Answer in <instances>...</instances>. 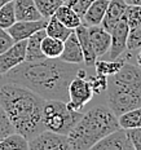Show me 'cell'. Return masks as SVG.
Here are the masks:
<instances>
[{
	"label": "cell",
	"mask_w": 141,
	"mask_h": 150,
	"mask_svg": "<svg viewBox=\"0 0 141 150\" xmlns=\"http://www.w3.org/2000/svg\"><path fill=\"white\" fill-rule=\"evenodd\" d=\"M78 65L61 58L23 61L3 76L8 83L27 87L44 100L69 101V86L78 74Z\"/></svg>",
	"instance_id": "cell-1"
},
{
	"label": "cell",
	"mask_w": 141,
	"mask_h": 150,
	"mask_svg": "<svg viewBox=\"0 0 141 150\" xmlns=\"http://www.w3.org/2000/svg\"><path fill=\"white\" fill-rule=\"evenodd\" d=\"M45 100L27 87L8 83L0 88V105L7 112L14 132L27 141L44 131L43 106Z\"/></svg>",
	"instance_id": "cell-2"
},
{
	"label": "cell",
	"mask_w": 141,
	"mask_h": 150,
	"mask_svg": "<svg viewBox=\"0 0 141 150\" xmlns=\"http://www.w3.org/2000/svg\"><path fill=\"white\" fill-rule=\"evenodd\" d=\"M118 117L109 106H92L83 112L73 129L69 132L67 141L70 150H88L109 133L118 129Z\"/></svg>",
	"instance_id": "cell-3"
},
{
	"label": "cell",
	"mask_w": 141,
	"mask_h": 150,
	"mask_svg": "<svg viewBox=\"0 0 141 150\" xmlns=\"http://www.w3.org/2000/svg\"><path fill=\"white\" fill-rule=\"evenodd\" d=\"M108 106L117 117L141 106V67L127 62L108 76Z\"/></svg>",
	"instance_id": "cell-4"
},
{
	"label": "cell",
	"mask_w": 141,
	"mask_h": 150,
	"mask_svg": "<svg viewBox=\"0 0 141 150\" xmlns=\"http://www.w3.org/2000/svg\"><path fill=\"white\" fill-rule=\"evenodd\" d=\"M82 115L83 111L70 109L65 101L45 100L43 106V126L44 129L67 136Z\"/></svg>",
	"instance_id": "cell-5"
},
{
	"label": "cell",
	"mask_w": 141,
	"mask_h": 150,
	"mask_svg": "<svg viewBox=\"0 0 141 150\" xmlns=\"http://www.w3.org/2000/svg\"><path fill=\"white\" fill-rule=\"evenodd\" d=\"M93 95L95 93L88 79L86 76L77 75L69 86V101L66 104L73 110L83 111L84 106L93 98Z\"/></svg>",
	"instance_id": "cell-6"
},
{
	"label": "cell",
	"mask_w": 141,
	"mask_h": 150,
	"mask_svg": "<svg viewBox=\"0 0 141 150\" xmlns=\"http://www.w3.org/2000/svg\"><path fill=\"white\" fill-rule=\"evenodd\" d=\"M29 149L31 150H70L67 136L60 135L52 131L44 129L29 141Z\"/></svg>",
	"instance_id": "cell-7"
},
{
	"label": "cell",
	"mask_w": 141,
	"mask_h": 150,
	"mask_svg": "<svg viewBox=\"0 0 141 150\" xmlns=\"http://www.w3.org/2000/svg\"><path fill=\"white\" fill-rule=\"evenodd\" d=\"M26 43L27 40L14 42L7 51L0 53V74H7L26 60Z\"/></svg>",
	"instance_id": "cell-8"
},
{
	"label": "cell",
	"mask_w": 141,
	"mask_h": 150,
	"mask_svg": "<svg viewBox=\"0 0 141 150\" xmlns=\"http://www.w3.org/2000/svg\"><path fill=\"white\" fill-rule=\"evenodd\" d=\"M128 33H130V27H128L127 21L124 20V17H123L110 31L111 45H110V49H109V52H108L110 60L119 58L127 51Z\"/></svg>",
	"instance_id": "cell-9"
},
{
	"label": "cell",
	"mask_w": 141,
	"mask_h": 150,
	"mask_svg": "<svg viewBox=\"0 0 141 150\" xmlns=\"http://www.w3.org/2000/svg\"><path fill=\"white\" fill-rule=\"evenodd\" d=\"M95 150H133V145L130 141L127 129L118 128L114 132L109 133L102 140L93 145Z\"/></svg>",
	"instance_id": "cell-10"
},
{
	"label": "cell",
	"mask_w": 141,
	"mask_h": 150,
	"mask_svg": "<svg viewBox=\"0 0 141 150\" xmlns=\"http://www.w3.org/2000/svg\"><path fill=\"white\" fill-rule=\"evenodd\" d=\"M47 21L48 20H45V18H42V20L38 21H16L7 31L11 34L14 42L27 40L36 31L45 29Z\"/></svg>",
	"instance_id": "cell-11"
},
{
	"label": "cell",
	"mask_w": 141,
	"mask_h": 150,
	"mask_svg": "<svg viewBox=\"0 0 141 150\" xmlns=\"http://www.w3.org/2000/svg\"><path fill=\"white\" fill-rule=\"evenodd\" d=\"M88 27V35L92 43L93 51L97 57H102L109 52L111 45V35L106 31L101 25L98 26H87Z\"/></svg>",
	"instance_id": "cell-12"
},
{
	"label": "cell",
	"mask_w": 141,
	"mask_h": 150,
	"mask_svg": "<svg viewBox=\"0 0 141 150\" xmlns=\"http://www.w3.org/2000/svg\"><path fill=\"white\" fill-rule=\"evenodd\" d=\"M60 58L65 62H69V64H75V65L84 64L83 51L75 31H73L67 36V39L64 42V51H62Z\"/></svg>",
	"instance_id": "cell-13"
},
{
	"label": "cell",
	"mask_w": 141,
	"mask_h": 150,
	"mask_svg": "<svg viewBox=\"0 0 141 150\" xmlns=\"http://www.w3.org/2000/svg\"><path fill=\"white\" fill-rule=\"evenodd\" d=\"M127 5L128 4L124 0H109V4L108 8H106L104 20L101 22V26L106 31L110 33L113 27L124 17V12H126Z\"/></svg>",
	"instance_id": "cell-14"
},
{
	"label": "cell",
	"mask_w": 141,
	"mask_h": 150,
	"mask_svg": "<svg viewBox=\"0 0 141 150\" xmlns=\"http://www.w3.org/2000/svg\"><path fill=\"white\" fill-rule=\"evenodd\" d=\"M74 31L78 36L80 47H82L83 56H84V65H86L87 67H92L93 65H95L96 60H97V56H96L95 51H93L92 43H91V39H89V35H88V27L84 26V25L82 23V25H79Z\"/></svg>",
	"instance_id": "cell-15"
},
{
	"label": "cell",
	"mask_w": 141,
	"mask_h": 150,
	"mask_svg": "<svg viewBox=\"0 0 141 150\" xmlns=\"http://www.w3.org/2000/svg\"><path fill=\"white\" fill-rule=\"evenodd\" d=\"M108 4L109 0H95L86 11V13L83 14L82 23L84 26H98V25H101Z\"/></svg>",
	"instance_id": "cell-16"
},
{
	"label": "cell",
	"mask_w": 141,
	"mask_h": 150,
	"mask_svg": "<svg viewBox=\"0 0 141 150\" xmlns=\"http://www.w3.org/2000/svg\"><path fill=\"white\" fill-rule=\"evenodd\" d=\"M13 4L17 21H38L43 18L34 0H13Z\"/></svg>",
	"instance_id": "cell-17"
},
{
	"label": "cell",
	"mask_w": 141,
	"mask_h": 150,
	"mask_svg": "<svg viewBox=\"0 0 141 150\" xmlns=\"http://www.w3.org/2000/svg\"><path fill=\"white\" fill-rule=\"evenodd\" d=\"M47 35L45 30H39L35 34H33L26 43V60L25 61H38L45 58V56L43 54L42 49H40V43H42L43 38Z\"/></svg>",
	"instance_id": "cell-18"
},
{
	"label": "cell",
	"mask_w": 141,
	"mask_h": 150,
	"mask_svg": "<svg viewBox=\"0 0 141 150\" xmlns=\"http://www.w3.org/2000/svg\"><path fill=\"white\" fill-rule=\"evenodd\" d=\"M55 16L58 18V21H61L65 26L71 30H75L79 25H82V17L75 11H73L66 3H64V4L56 11Z\"/></svg>",
	"instance_id": "cell-19"
},
{
	"label": "cell",
	"mask_w": 141,
	"mask_h": 150,
	"mask_svg": "<svg viewBox=\"0 0 141 150\" xmlns=\"http://www.w3.org/2000/svg\"><path fill=\"white\" fill-rule=\"evenodd\" d=\"M44 30L48 36L56 38V39H60V40H62V42H65V40L67 39V36L74 31V30L66 27L61 21H58V18L56 17L55 14L48 18Z\"/></svg>",
	"instance_id": "cell-20"
},
{
	"label": "cell",
	"mask_w": 141,
	"mask_h": 150,
	"mask_svg": "<svg viewBox=\"0 0 141 150\" xmlns=\"http://www.w3.org/2000/svg\"><path fill=\"white\" fill-rule=\"evenodd\" d=\"M40 49L47 58H60L62 51H64V42L45 35L40 43Z\"/></svg>",
	"instance_id": "cell-21"
},
{
	"label": "cell",
	"mask_w": 141,
	"mask_h": 150,
	"mask_svg": "<svg viewBox=\"0 0 141 150\" xmlns=\"http://www.w3.org/2000/svg\"><path fill=\"white\" fill-rule=\"evenodd\" d=\"M126 64L124 58H115V60H98L95 62V70L96 74L105 75V76H110V75L118 73L122 69V66Z\"/></svg>",
	"instance_id": "cell-22"
},
{
	"label": "cell",
	"mask_w": 141,
	"mask_h": 150,
	"mask_svg": "<svg viewBox=\"0 0 141 150\" xmlns=\"http://www.w3.org/2000/svg\"><path fill=\"white\" fill-rule=\"evenodd\" d=\"M119 127L124 129H131V128H139L141 127V106L132 110H128L118 117Z\"/></svg>",
	"instance_id": "cell-23"
},
{
	"label": "cell",
	"mask_w": 141,
	"mask_h": 150,
	"mask_svg": "<svg viewBox=\"0 0 141 150\" xmlns=\"http://www.w3.org/2000/svg\"><path fill=\"white\" fill-rule=\"evenodd\" d=\"M29 149V141L17 132L11 133L0 141V150H26Z\"/></svg>",
	"instance_id": "cell-24"
},
{
	"label": "cell",
	"mask_w": 141,
	"mask_h": 150,
	"mask_svg": "<svg viewBox=\"0 0 141 150\" xmlns=\"http://www.w3.org/2000/svg\"><path fill=\"white\" fill-rule=\"evenodd\" d=\"M38 11L40 12L43 18L48 20L56 13V11L64 4V0H34Z\"/></svg>",
	"instance_id": "cell-25"
},
{
	"label": "cell",
	"mask_w": 141,
	"mask_h": 150,
	"mask_svg": "<svg viewBox=\"0 0 141 150\" xmlns=\"http://www.w3.org/2000/svg\"><path fill=\"white\" fill-rule=\"evenodd\" d=\"M16 13H14V4L13 1H9L0 8V29L8 30L16 22Z\"/></svg>",
	"instance_id": "cell-26"
},
{
	"label": "cell",
	"mask_w": 141,
	"mask_h": 150,
	"mask_svg": "<svg viewBox=\"0 0 141 150\" xmlns=\"http://www.w3.org/2000/svg\"><path fill=\"white\" fill-rule=\"evenodd\" d=\"M139 48H141V22L130 29L128 40H127V51L128 52L133 53Z\"/></svg>",
	"instance_id": "cell-27"
},
{
	"label": "cell",
	"mask_w": 141,
	"mask_h": 150,
	"mask_svg": "<svg viewBox=\"0 0 141 150\" xmlns=\"http://www.w3.org/2000/svg\"><path fill=\"white\" fill-rule=\"evenodd\" d=\"M124 20L127 21L128 27H133L141 22V5L128 4L124 12Z\"/></svg>",
	"instance_id": "cell-28"
},
{
	"label": "cell",
	"mask_w": 141,
	"mask_h": 150,
	"mask_svg": "<svg viewBox=\"0 0 141 150\" xmlns=\"http://www.w3.org/2000/svg\"><path fill=\"white\" fill-rule=\"evenodd\" d=\"M87 79H88L95 95H100V93H102L108 88V76H105V75L96 74V75L87 78Z\"/></svg>",
	"instance_id": "cell-29"
},
{
	"label": "cell",
	"mask_w": 141,
	"mask_h": 150,
	"mask_svg": "<svg viewBox=\"0 0 141 150\" xmlns=\"http://www.w3.org/2000/svg\"><path fill=\"white\" fill-rule=\"evenodd\" d=\"M13 132H14V128L12 126L11 120H9L7 112L3 109V106L0 105V141Z\"/></svg>",
	"instance_id": "cell-30"
},
{
	"label": "cell",
	"mask_w": 141,
	"mask_h": 150,
	"mask_svg": "<svg viewBox=\"0 0 141 150\" xmlns=\"http://www.w3.org/2000/svg\"><path fill=\"white\" fill-rule=\"evenodd\" d=\"M95 0H66V4L70 7L73 11H75L80 17H83V14L86 13V11L89 8V5Z\"/></svg>",
	"instance_id": "cell-31"
},
{
	"label": "cell",
	"mask_w": 141,
	"mask_h": 150,
	"mask_svg": "<svg viewBox=\"0 0 141 150\" xmlns=\"http://www.w3.org/2000/svg\"><path fill=\"white\" fill-rule=\"evenodd\" d=\"M127 133H128V137H130L131 144L133 145V149L141 150V127L127 129Z\"/></svg>",
	"instance_id": "cell-32"
},
{
	"label": "cell",
	"mask_w": 141,
	"mask_h": 150,
	"mask_svg": "<svg viewBox=\"0 0 141 150\" xmlns=\"http://www.w3.org/2000/svg\"><path fill=\"white\" fill-rule=\"evenodd\" d=\"M13 43H14V40H13V38L11 36V34H9L7 30L0 29V53L7 51Z\"/></svg>",
	"instance_id": "cell-33"
},
{
	"label": "cell",
	"mask_w": 141,
	"mask_h": 150,
	"mask_svg": "<svg viewBox=\"0 0 141 150\" xmlns=\"http://www.w3.org/2000/svg\"><path fill=\"white\" fill-rule=\"evenodd\" d=\"M127 4H135V5H141V0H124Z\"/></svg>",
	"instance_id": "cell-34"
},
{
	"label": "cell",
	"mask_w": 141,
	"mask_h": 150,
	"mask_svg": "<svg viewBox=\"0 0 141 150\" xmlns=\"http://www.w3.org/2000/svg\"><path fill=\"white\" fill-rule=\"evenodd\" d=\"M9 1H13V0H0V8H1L3 5H5L7 3H9Z\"/></svg>",
	"instance_id": "cell-35"
},
{
	"label": "cell",
	"mask_w": 141,
	"mask_h": 150,
	"mask_svg": "<svg viewBox=\"0 0 141 150\" xmlns=\"http://www.w3.org/2000/svg\"><path fill=\"white\" fill-rule=\"evenodd\" d=\"M1 78H3V75H1V74H0V79H1Z\"/></svg>",
	"instance_id": "cell-36"
},
{
	"label": "cell",
	"mask_w": 141,
	"mask_h": 150,
	"mask_svg": "<svg viewBox=\"0 0 141 150\" xmlns=\"http://www.w3.org/2000/svg\"><path fill=\"white\" fill-rule=\"evenodd\" d=\"M64 1H66V0H64Z\"/></svg>",
	"instance_id": "cell-37"
}]
</instances>
